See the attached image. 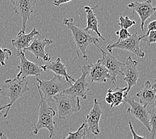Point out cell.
I'll return each mask as SVG.
<instances>
[{
	"label": "cell",
	"mask_w": 156,
	"mask_h": 139,
	"mask_svg": "<svg viewBox=\"0 0 156 139\" xmlns=\"http://www.w3.org/2000/svg\"><path fill=\"white\" fill-rule=\"evenodd\" d=\"M41 67L43 69L44 72H46L47 70H50L52 71L54 74L65 78L66 81L71 85L75 82V80L67 73L66 64L62 62L60 58H58L55 61L49 62L45 64V65L41 66Z\"/></svg>",
	"instance_id": "ac0fdd59"
},
{
	"label": "cell",
	"mask_w": 156,
	"mask_h": 139,
	"mask_svg": "<svg viewBox=\"0 0 156 139\" xmlns=\"http://www.w3.org/2000/svg\"><path fill=\"white\" fill-rule=\"evenodd\" d=\"M88 130L86 123H83L76 132H69L67 136L62 139H85Z\"/></svg>",
	"instance_id": "7402d4cb"
},
{
	"label": "cell",
	"mask_w": 156,
	"mask_h": 139,
	"mask_svg": "<svg viewBox=\"0 0 156 139\" xmlns=\"http://www.w3.org/2000/svg\"><path fill=\"white\" fill-rule=\"evenodd\" d=\"M53 100L56 104L59 119H69L81 108L80 98L72 95L60 93L55 96Z\"/></svg>",
	"instance_id": "5b68a950"
},
{
	"label": "cell",
	"mask_w": 156,
	"mask_h": 139,
	"mask_svg": "<svg viewBox=\"0 0 156 139\" xmlns=\"http://www.w3.org/2000/svg\"><path fill=\"white\" fill-rule=\"evenodd\" d=\"M63 24L68 27L72 31L73 39L77 46L76 52L77 56L80 57V52L83 58L85 60H88V56L86 52L87 47L91 44L95 46L98 45V43H100V40L98 38L91 35L88 31H86L84 29L77 26L74 24L72 18H63Z\"/></svg>",
	"instance_id": "6da1fadb"
},
{
	"label": "cell",
	"mask_w": 156,
	"mask_h": 139,
	"mask_svg": "<svg viewBox=\"0 0 156 139\" xmlns=\"http://www.w3.org/2000/svg\"><path fill=\"white\" fill-rule=\"evenodd\" d=\"M136 24V21L135 20H132L129 18L128 16L123 17L120 16L119 18L118 25L123 29H129L131 27H132L133 25Z\"/></svg>",
	"instance_id": "cb8c5ba5"
},
{
	"label": "cell",
	"mask_w": 156,
	"mask_h": 139,
	"mask_svg": "<svg viewBox=\"0 0 156 139\" xmlns=\"http://www.w3.org/2000/svg\"><path fill=\"white\" fill-rule=\"evenodd\" d=\"M8 104H5V106H3L2 107H0V112H2L3 109L7 108H8Z\"/></svg>",
	"instance_id": "1f68e13d"
},
{
	"label": "cell",
	"mask_w": 156,
	"mask_h": 139,
	"mask_svg": "<svg viewBox=\"0 0 156 139\" xmlns=\"http://www.w3.org/2000/svg\"><path fill=\"white\" fill-rule=\"evenodd\" d=\"M128 8L133 11V15L136 12L141 20V30L144 31V24L150 17L156 12V7L152 5L151 0H145L143 2H135L128 4Z\"/></svg>",
	"instance_id": "4fadbf2b"
},
{
	"label": "cell",
	"mask_w": 156,
	"mask_h": 139,
	"mask_svg": "<svg viewBox=\"0 0 156 139\" xmlns=\"http://www.w3.org/2000/svg\"><path fill=\"white\" fill-rule=\"evenodd\" d=\"M2 95V88H0V96Z\"/></svg>",
	"instance_id": "836d02e7"
},
{
	"label": "cell",
	"mask_w": 156,
	"mask_h": 139,
	"mask_svg": "<svg viewBox=\"0 0 156 139\" xmlns=\"http://www.w3.org/2000/svg\"><path fill=\"white\" fill-rule=\"evenodd\" d=\"M126 104H129V108L127 109V113L133 116L140 123L144 124V126L150 132V110L146 106L141 104L140 102L136 101L127 95L125 97Z\"/></svg>",
	"instance_id": "ba28073f"
},
{
	"label": "cell",
	"mask_w": 156,
	"mask_h": 139,
	"mask_svg": "<svg viewBox=\"0 0 156 139\" xmlns=\"http://www.w3.org/2000/svg\"><path fill=\"white\" fill-rule=\"evenodd\" d=\"M54 42L48 38L41 40L40 38H35L31 44L27 48L23 49V52H30L33 53L37 59H42L45 62H49L51 57L45 52V48L47 46L52 44Z\"/></svg>",
	"instance_id": "9a60e30c"
},
{
	"label": "cell",
	"mask_w": 156,
	"mask_h": 139,
	"mask_svg": "<svg viewBox=\"0 0 156 139\" xmlns=\"http://www.w3.org/2000/svg\"><path fill=\"white\" fill-rule=\"evenodd\" d=\"M12 55V52L8 48H2L0 46V64L2 66H5V60H9Z\"/></svg>",
	"instance_id": "d4e9b609"
},
{
	"label": "cell",
	"mask_w": 156,
	"mask_h": 139,
	"mask_svg": "<svg viewBox=\"0 0 156 139\" xmlns=\"http://www.w3.org/2000/svg\"><path fill=\"white\" fill-rule=\"evenodd\" d=\"M98 5H95L94 8H91L90 6H85L83 9L86 13V19H87V26L85 28L86 31H92L95 32V34L98 35L99 38L102 39L105 42V38L103 37V35L99 31L98 29V20L97 17L94 12V10L98 8Z\"/></svg>",
	"instance_id": "ffe728a7"
},
{
	"label": "cell",
	"mask_w": 156,
	"mask_h": 139,
	"mask_svg": "<svg viewBox=\"0 0 156 139\" xmlns=\"http://www.w3.org/2000/svg\"><path fill=\"white\" fill-rule=\"evenodd\" d=\"M30 90L28 82L26 79L16 78L14 79H7L5 80L2 88V96L8 97L9 102L8 104V107L3 115L4 119L8 116L10 108L14 103Z\"/></svg>",
	"instance_id": "3957f363"
},
{
	"label": "cell",
	"mask_w": 156,
	"mask_h": 139,
	"mask_svg": "<svg viewBox=\"0 0 156 139\" xmlns=\"http://www.w3.org/2000/svg\"><path fill=\"white\" fill-rule=\"evenodd\" d=\"M35 36H40V33L36 28H34L29 34H26L21 30L17 35V37L12 40V47L17 49V52L23 51L31 44Z\"/></svg>",
	"instance_id": "2e32d148"
},
{
	"label": "cell",
	"mask_w": 156,
	"mask_h": 139,
	"mask_svg": "<svg viewBox=\"0 0 156 139\" xmlns=\"http://www.w3.org/2000/svg\"><path fill=\"white\" fill-rule=\"evenodd\" d=\"M37 87L40 88L45 101L47 102H54V97L57 94L62 93L71 84L67 82L65 78L54 74L51 80H41L36 77Z\"/></svg>",
	"instance_id": "277c9868"
},
{
	"label": "cell",
	"mask_w": 156,
	"mask_h": 139,
	"mask_svg": "<svg viewBox=\"0 0 156 139\" xmlns=\"http://www.w3.org/2000/svg\"><path fill=\"white\" fill-rule=\"evenodd\" d=\"M141 39L137 32L132 34L128 38L119 42H115L107 46V49L109 53H112L113 49H120L134 53L138 58H143L145 57V52L140 47Z\"/></svg>",
	"instance_id": "52a82bcc"
},
{
	"label": "cell",
	"mask_w": 156,
	"mask_h": 139,
	"mask_svg": "<svg viewBox=\"0 0 156 139\" xmlns=\"http://www.w3.org/2000/svg\"><path fill=\"white\" fill-rule=\"evenodd\" d=\"M141 40H145L147 42L148 46H150L152 44L156 43V30H152L149 32L148 34H145L140 36Z\"/></svg>",
	"instance_id": "484cf974"
},
{
	"label": "cell",
	"mask_w": 156,
	"mask_h": 139,
	"mask_svg": "<svg viewBox=\"0 0 156 139\" xmlns=\"http://www.w3.org/2000/svg\"><path fill=\"white\" fill-rule=\"evenodd\" d=\"M72 1V0H54L52 4L56 7H59V5H61L62 4H65V3H69Z\"/></svg>",
	"instance_id": "f1b7e54d"
},
{
	"label": "cell",
	"mask_w": 156,
	"mask_h": 139,
	"mask_svg": "<svg viewBox=\"0 0 156 139\" xmlns=\"http://www.w3.org/2000/svg\"><path fill=\"white\" fill-rule=\"evenodd\" d=\"M17 56L20 59V62L18 66L19 72L16 76L17 78L26 79L27 76H31L38 77L42 72H44V70L41 66L26 58L25 53L23 51L17 52Z\"/></svg>",
	"instance_id": "8fae6325"
},
{
	"label": "cell",
	"mask_w": 156,
	"mask_h": 139,
	"mask_svg": "<svg viewBox=\"0 0 156 139\" xmlns=\"http://www.w3.org/2000/svg\"><path fill=\"white\" fill-rule=\"evenodd\" d=\"M127 89V87H116L114 90H112V93L113 96V103L110 106V108H112L123 104H126L125 96H124V94H125Z\"/></svg>",
	"instance_id": "44dd1931"
},
{
	"label": "cell",
	"mask_w": 156,
	"mask_h": 139,
	"mask_svg": "<svg viewBox=\"0 0 156 139\" xmlns=\"http://www.w3.org/2000/svg\"><path fill=\"white\" fill-rule=\"evenodd\" d=\"M152 86H153L154 88H156V78H155V81H154V85H152Z\"/></svg>",
	"instance_id": "d6a6232c"
},
{
	"label": "cell",
	"mask_w": 156,
	"mask_h": 139,
	"mask_svg": "<svg viewBox=\"0 0 156 139\" xmlns=\"http://www.w3.org/2000/svg\"><path fill=\"white\" fill-rule=\"evenodd\" d=\"M37 88L40 96V102L38 112V119L37 123L34 126L33 133L36 135L42 128H46L49 133V138H51L55 136V122L54 120V117L56 115V112L54 108L48 104V102L45 101L41 94L40 88Z\"/></svg>",
	"instance_id": "7a4b0ae2"
},
{
	"label": "cell",
	"mask_w": 156,
	"mask_h": 139,
	"mask_svg": "<svg viewBox=\"0 0 156 139\" xmlns=\"http://www.w3.org/2000/svg\"><path fill=\"white\" fill-rule=\"evenodd\" d=\"M147 32L146 33L148 34L149 32L152 30H156V20H154L151 21V22L147 25Z\"/></svg>",
	"instance_id": "f546056e"
},
{
	"label": "cell",
	"mask_w": 156,
	"mask_h": 139,
	"mask_svg": "<svg viewBox=\"0 0 156 139\" xmlns=\"http://www.w3.org/2000/svg\"><path fill=\"white\" fill-rule=\"evenodd\" d=\"M100 49L102 53V58L99 59V61L107 69L111 76V82L112 84H116L117 76H123V69L125 64L121 62L111 53L105 52L99 45L96 46Z\"/></svg>",
	"instance_id": "9c48e42d"
},
{
	"label": "cell",
	"mask_w": 156,
	"mask_h": 139,
	"mask_svg": "<svg viewBox=\"0 0 156 139\" xmlns=\"http://www.w3.org/2000/svg\"><path fill=\"white\" fill-rule=\"evenodd\" d=\"M150 139H156V106L150 110Z\"/></svg>",
	"instance_id": "603a6c76"
},
{
	"label": "cell",
	"mask_w": 156,
	"mask_h": 139,
	"mask_svg": "<svg viewBox=\"0 0 156 139\" xmlns=\"http://www.w3.org/2000/svg\"><path fill=\"white\" fill-rule=\"evenodd\" d=\"M90 79L91 82L105 83L111 81V76L109 71L102 65L99 60L95 64L90 65Z\"/></svg>",
	"instance_id": "e0dca14e"
},
{
	"label": "cell",
	"mask_w": 156,
	"mask_h": 139,
	"mask_svg": "<svg viewBox=\"0 0 156 139\" xmlns=\"http://www.w3.org/2000/svg\"><path fill=\"white\" fill-rule=\"evenodd\" d=\"M137 62L133 60L130 56L127 57L126 62L123 69V76H124V81L127 84V89L125 92V97L128 95L129 92L132 87L137 83L140 77V72L137 69Z\"/></svg>",
	"instance_id": "7c38bea8"
},
{
	"label": "cell",
	"mask_w": 156,
	"mask_h": 139,
	"mask_svg": "<svg viewBox=\"0 0 156 139\" xmlns=\"http://www.w3.org/2000/svg\"><path fill=\"white\" fill-rule=\"evenodd\" d=\"M36 2L37 0H11L14 12L22 18V31L23 32L26 30L27 23L34 13Z\"/></svg>",
	"instance_id": "30bf717a"
},
{
	"label": "cell",
	"mask_w": 156,
	"mask_h": 139,
	"mask_svg": "<svg viewBox=\"0 0 156 139\" xmlns=\"http://www.w3.org/2000/svg\"><path fill=\"white\" fill-rule=\"evenodd\" d=\"M136 96L140 99L141 104L146 106L151 105L156 101V88L147 80L145 82L144 87L136 94Z\"/></svg>",
	"instance_id": "d6986e66"
},
{
	"label": "cell",
	"mask_w": 156,
	"mask_h": 139,
	"mask_svg": "<svg viewBox=\"0 0 156 139\" xmlns=\"http://www.w3.org/2000/svg\"><path fill=\"white\" fill-rule=\"evenodd\" d=\"M0 139H9V138L3 133H0Z\"/></svg>",
	"instance_id": "4dcf8cb0"
},
{
	"label": "cell",
	"mask_w": 156,
	"mask_h": 139,
	"mask_svg": "<svg viewBox=\"0 0 156 139\" xmlns=\"http://www.w3.org/2000/svg\"><path fill=\"white\" fill-rule=\"evenodd\" d=\"M89 72L90 65H83L81 66V76L62 93L86 100L87 93L89 91V83L87 81Z\"/></svg>",
	"instance_id": "8992f818"
},
{
	"label": "cell",
	"mask_w": 156,
	"mask_h": 139,
	"mask_svg": "<svg viewBox=\"0 0 156 139\" xmlns=\"http://www.w3.org/2000/svg\"><path fill=\"white\" fill-rule=\"evenodd\" d=\"M115 34L119 35L118 40L117 42H119V41L126 40V39L129 38L131 35H132V34L129 33L128 30L126 29H123V28H121V30H120L119 31H115Z\"/></svg>",
	"instance_id": "4316f807"
},
{
	"label": "cell",
	"mask_w": 156,
	"mask_h": 139,
	"mask_svg": "<svg viewBox=\"0 0 156 139\" xmlns=\"http://www.w3.org/2000/svg\"><path fill=\"white\" fill-rule=\"evenodd\" d=\"M129 128H130L131 133H132V134L133 139H146V138H145V137L140 136V135H138L136 133V131H135L134 129H133V125H132V122H131V121H129Z\"/></svg>",
	"instance_id": "83f0119b"
},
{
	"label": "cell",
	"mask_w": 156,
	"mask_h": 139,
	"mask_svg": "<svg viewBox=\"0 0 156 139\" xmlns=\"http://www.w3.org/2000/svg\"><path fill=\"white\" fill-rule=\"evenodd\" d=\"M85 139H90V138H85ZM93 139H97V138H93Z\"/></svg>",
	"instance_id": "e575fe53"
},
{
	"label": "cell",
	"mask_w": 156,
	"mask_h": 139,
	"mask_svg": "<svg viewBox=\"0 0 156 139\" xmlns=\"http://www.w3.org/2000/svg\"><path fill=\"white\" fill-rule=\"evenodd\" d=\"M102 114L103 110L100 107V104L98 102V100L95 98L93 107H92L90 112L87 114L86 119V124L88 131H91V133L95 136H97L101 133L100 128V121Z\"/></svg>",
	"instance_id": "5bb4252c"
}]
</instances>
